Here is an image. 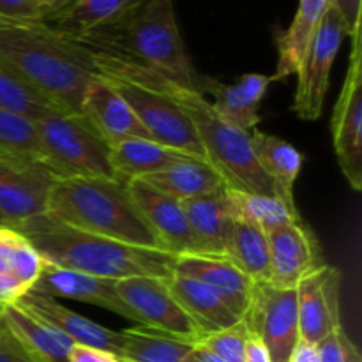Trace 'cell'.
I'll use <instances>...</instances> for the list:
<instances>
[{
  "label": "cell",
  "mask_w": 362,
  "mask_h": 362,
  "mask_svg": "<svg viewBox=\"0 0 362 362\" xmlns=\"http://www.w3.org/2000/svg\"><path fill=\"white\" fill-rule=\"evenodd\" d=\"M0 66L69 113L98 74L94 52L46 21L0 20Z\"/></svg>",
  "instance_id": "obj_1"
},
{
  "label": "cell",
  "mask_w": 362,
  "mask_h": 362,
  "mask_svg": "<svg viewBox=\"0 0 362 362\" xmlns=\"http://www.w3.org/2000/svg\"><path fill=\"white\" fill-rule=\"evenodd\" d=\"M87 46V45H85ZM92 49V48H90ZM94 52V59L99 64L134 80L145 81L148 85L161 88L182 108L189 122L193 124L198 141L204 148L205 161L211 163L223 180L232 189L250 191V193H264L281 197L276 184L262 172L251 148L250 133L230 126L214 112L205 95L194 88L184 87L177 81L165 78L163 74L148 69V67L134 64L122 57L105 52ZM283 198V197H281Z\"/></svg>",
  "instance_id": "obj_2"
},
{
  "label": "cell",
  "mask_w": 362,
  "mask_h": 362,
  "mask_svg": "<svg viewBox=\"0 0 362 362\" xmlns=\"http://www.w3.org/2000/svg\"><path fill=\"white\" fill-rule=\"evenodd\" d=\"M16 230L34 244L45 262L59 267L113 281L138 276L163 279L173 276L175 257L166 251L94 235L49 214L30 219Z\"/></svg>",
  "instance_id": "obj_3"
},
{
  "label": "cell",
  "mask_w": 362,
  "mask_h": 362,
  "mask_svg": "<svg viewBox=\"0 0 362 362\" xmlns=\"http://www.w3.org/2000/svg\"><path fill=\"white\" fill-rule=\"evenodd\" d=\"M78 41L197 90L200 74L182 41L172 0H144L119 23L78 37Z\"/></svg>",
  "instance_id": "obj_4"
},
{
  "label": "cell",
  "mask_w": 362,
  "mask_h": 362,
  "mask_svg": "<svg viewBox=\"0 0 362 362\" xmlns=\"http://www.w3.org/2000/svg\"><path fill=\"white\" fill-rule=\"evenodd\" d=\"M48 214L94 235L161 250L124 180L85 177L59 179L49 194Z\"/></svg>",
  "instance_id": "obj_5"
},
{
  "label": "cell",
  "mask_w": 362,
  "mask_h": 362,
  "mask_svg": "<svg viewBox=\"0 0 362 362\" xmlns=\"http://www.w3.org/2000/svg\"><path fill=\"white\" fill-rule=\"evenodd\" d=\"M46 165L60 179H117L108 159L110 145L83 113H57L34 124Z\"/></svg>",
  "instance_id": "obj_6"
},
{
  "label": "cell",
  "mask_w": 362,
  "mask_h": 362,
  "mask_svg": "<svg viewBox=\"0 0 362 362\" xmlns=\"http://www.w3.org/2000/svg\"><path fill=\"white\" fill-rule=\"evenodd\" d=\"M94 66L99 76L105 78L126 99L152 140L198 159H205L204 148L198 141L193 124L166 92L154 85L126 76L112 67L103 66L95 59Z\"/></svg>",
  "instance_id": "obj_7"
},
{
  "label": "cell",
  "mask_w": 362,
  "mask_h": 362,
  "mask_svg": "<svg viewBox=\"0 0 362 362\" xmlns=\"http://www.w3.org/2000/svg\"><path fill=\"white\" fill-rule=\"evenodd\" d=\"M115 290L120 300L133 313L136 325L189 343H200L204 338L202 329L180 306L166 279L148 276L119 279L115 281Z\"/></svg>",
  "instance_id": "obj_8"
},
{
  "label": "cell",
  "mask_w": 362,
  "mask_h": 362,
  "mask_svg": "<svg viewBox=\"0 0 362 362\" xmlns=\"http://www.w3.org/2000/svg\"><path fill=\"white\" fill-rule=\"evenodd\" d=\"M60 177L39 159L0 161V226L16 230L48 214L53 186Z\"/></svg>",
  "instance_id": "obj_9"
},
{
  "label": "cell",
  "mask_w": 362,
  "mask_h": 362,
  "mask_svg": "<svg viewBox=\"0 0 362 362\" xmlns=\"http://www.w3.org/2000/svg\"><path fill=\"white\" fill-rule=\"evenodd\" d=\"M243 320L247 331L265 343L272 362H286L300 339L297 290L274 283H255Z\"/></svg>",
  "instance_id": "obj_10"
},
{
  "label": "cell",
  "mask_w": 362,
  "mask_h": 362,
  "mask_svg": "<svg viewBox=\"0 0 362 362\" xmlns=\"http://www.w3.org/2000/svg\"><path fill=\"white\" fill-rule=\"evenodd\" d=\"M345 35L341 18L334 7H331L296 73L297 88L292 112H296L299 119L317 120L322 117L331 80V67Z\"/></svg>",
  "instance_id": "obj_11"
},
{
  "label": "cell",
  "mask_w": 362,
  "mask_h": 362,
  "mask_svg": "<svg viewBox=\"0 0 362 362\" xmlns=\"http://www.w3.org/2000/svg\"><path fill=\"white\" fill-rule=\"evenodd\" d=\"M332 144L343 175L354 191L362 189V49L352 41L349 71L331 120Z\"/></svg>",
  "instance_id": "obj_12"
},
{
  "label": "cell",
  "mask_w": 362,
  "mask_h": 362,
  "mask_svg": "<svg viewBox=\"0 0 362 362\" xmlns=\"http://www.w3.org/2000/svg\"><path fill=\"white\" fill-rule=\"evenodd\" d=\"M296 290L300 339L318 345L341 327V272L334 265L324 264L308 274Z\"/></svg>",
  "instance_id": "obj_13"
},
{
  "label": "cell",
  "mask_w": 362,
  "mask_h": 362,
  "mask_svg": "<svg viewBox=\"0 0 362 362\" xmlns=\"http://www.w3.org/2000/svg\"><path fill=\"white\" fill-rule=\"evenodd\" d=\"M127 189L163 251L173 257L198 253L197 240L180 200L161 193L140 179L129 180Z\"/></svg>",
  "instance_id": "obj_14"
},
{
  "label": "cell",
  "mask_w": 362,
  "mask_h": 362,
  "mask_svg": "<svg viewBox=\"0 0 362 362\" xmlns=\"http://www.w3.org/2000/svg\"><path fill=\"white\" fill-rule=\"evenodd\" d=\"M271 253V283L296 288L308 274L324 265L317 235L303 219L267 233Z\"/></svg>",
  "instance_id": "obj_15"
},
{
  "label": "cell",
  "mask_w": 362,
  "mask_h": 362,
  "mask_svg": "<svg viewBox=\"0 0 362 362\" xmlns=\"http://www.w3.org/2000/svg\"><path fill=\"white\" fill-rule=\"evenodd\" d=\"M30 293L92 304V306L103 308L134 322L133 313L120 300L113 279L98 278L87 272L73 271V269L59 267V265L45 262L41 276L30 288Z\"/></svg>",
  "instance_id": "obj_16"
},
{
  "label": "cell",
  "mask_w": 362,
  "mask_h": 362,
  "mask_svg": "<svg viewBox=\"0 0 362 362\" xmlns=\"http://www.w3.org/2000/svg\"><path fill=\"white\" fill-rule=\"evenodd\" d=\"M271 83V76L257 73L244 74L230 85L221 83L216 78L200 74L197 90L202 95H211L212 101L209 103L225 122L250 133V131L257 129L258 122H260L258 108H260V103L264 101Z\"/></svg>",
  "instance_id": "obj_17"
},
{
  "label": "cell",
  "mask_w": 362,
  "mask_h": 362,
  "mask_svg": "<svg viewBox=\"0 0 362 362\" xmlns=\"http://www.w3.org/2000/svg\"><path fill=\"white\" fill-rule=\"evenodd\" d=\"M173 274L204 283L240 320L250 308L255 283L225 255H180L175 257Z\"/></svg>",
  "instance_id": "obj_18"
},
{
  "label": "cell",
  "mask_w": 362,
  "mask_h": 362,
  "mask_svg": "<svg viewBox=\"0 0 362 362\" xmlns=\"http://www.w3.org/2000/svg\"><path fill=\"white\" fill-rule=\"evenodd\" d=\"M80 113L108 145L129 138H151L126 99L99 74L88 85Z\"/></svg>",
  "instance_id": "obj_19"
},
{
  "label": "cell",
  "mask_w": 362,
  "mask_h": 362,
  "mask_svg": "<svg viewBox=\"0 0 362 362\" xmlns=\"http://www.w3.org/2000/svg\"><path fill=\"white\" fill-rule=\"evenodd\" d=\"M16 304L30 311V313H34L35 317L48 322L52 327H55L57 331L67 336L74 345L94 346V349H103L108 350V352L119 354L120 343H122L120 331H112V329L95 324L90 318L83 317V315L76 313V311L60 304L53 297L37 296V293L28 292Z\"/></svg>",
  "instance_id": "obj_20"
},
{
  "label": "cell",
  "mask_w": 362,
  "mask_h": 362,
  "mask_svg": "<svg viewBox=\"0 0 362 362\" xmlns=\"http://www.w3.org/2000/svg\"><path fill=\"white\" fill-rule=\"evenodd\" d=\"M180 204L197 240V255H225L226 243L235 223L228 186L202 197L180 200Z\"/></svg>",
  "instance_id": "obj_21"
},
{
  "label": "cell",
  "mask_w": 362,
  "mask_h": 362,
  "mask_svg": "<svg viewBox=\"0 0 362 362\" xmlns=\"http://www.w3.org/2000/svg\"><path fill=\"white\" fill-rule=\"evenodd\" d=\"M0 322L34 362H69L74 343L25 308L18 304L2 308Z\"/></svg>",
  "instance_id": "obj_22"
},
{
  "label": "cell",
  "mask_w": 362,
  "mask_h": 362,
  "mask_svg": "<svg viewBox=\"0 0 362 362\" xmlns=\"http://www.w3.org/2000/svg\"><path fill=\"white\" fill-rule=\"evenodd\" d=\"M332 7V0H299L292 23L278 37V64L272 83L283 81L297 73L318 27Z\"/></svg>",
  "instance_id": "obj_23"
},
{
  "label": "cell",
  "mask_w": 362,
  "mask_h": 362,
  "mask_svg": "<svg viewBox=\"0 0 362 362\" xmlns=\"http://www.w3.org/2000/svg\"><path fill=\"white\" fill-rule=\"evenodd\" d=\"M187 158L194 156L159 144L152 138H129V140L117 141L110 145L108 151L110 165L117 179L124 182L154 175Z\"/></svg>",
  "instance_id": "obj_24"
},
{
  "label": "cell",
  "mask_w": 362,
  "mask_h": 362,
  "mask_svg": "<svg viewBox=\"0 0 362 362\" xmlns=\"http://www.w3.org/2000/svg\"><path fill=\"white\" fill-rule=\"evenodd\" d=\"M166 281L175 299L202 329L204 336L228 329L240 322V318L198 279L173 274Z\"/></svg>",
  "instance_id": "obj_25"
},
{
  "label": "cell",
  "mask_w": 362,
  "mask_h": 362,
  "mask_svg": "<svg viewBox=\"0 0 362 362\" xmlns=\"http://www.w3.org/2000/svg\"><path fill=\"white\" fill-rule=\"evenodd\" d=\"M140 180H145L158 191L177 198V200H189V198L202 197V194L212 193V191L226 186L221 173L211 163L197 158L182 159V161Z\"/></svg>",
  "instance_id": "obj_26"
},
{
  "label": "cell",
  "mask_w": 362,
  "mask_h": 362,
  "mask_svg": "<svg viewBox=\"0 0 362 362\" xmlns=\"http://www.w3.org/2000/svg\"><path fill=\"white\" fill-rule=\"evenodd\" d=\"M251 148L262 172L276 184L285 200H293V184L303 168V154L288 141L253 129L250 134Z\"/></svg>",
  "instance_id": "obj_27"
},
{
  "label": "cell",
  "mask_w": 362,
  "mask_h": 362,
  "mask_svg": "<svg viewBox=\"0 0 362 362\" xmlns=\"http://www.w3.org/2000/svg\"><path fill=\"white\" fill-rule=\"evenodd\" d=\"M144 0H78L52 27L78 39L119 23Z\"/></svg>",
  "instance_id": "obj_28"
},
{
  "label": "cell",
  "mask_w": 362,
  "mask_h": 362,
  "mask_svg": "<svg viewBox=\"0 0 362 362\" xmlns=\"http://www.w3.org/2000/svg\"><path fill=\"white\" fill-rule=\"evenodd\" d=\"M228 198L237 221L257 226L265 233L300 219L296 202H288L276 194L250 193L228 187Z\"/></svg>",
  "instance_id": "obj_29"
},
{
  "label": "cell",
  "mask_w": 362,
  "mask_h": 362,
  "mask_svg": "<svg viewBox=\"0 0 362 362\" xmlns=\"http://www.w3.org/2000/svg\"><path fill=\"white\" fill-rule=\"evenodd\" d=\"M120 336L119 356L127 362H186L197 345L144 325L124 329Z\"/></svg>",
  "instance_id": "obj_30"
},
{
  "label": "cell",
  "mask_w": 362,
  "mask_h": 362,
  "mask_svg": "<svg viewBox=\"0 0 362 362\" xmlns=\"http://www.w3.org/2000/svg\"><path fill=\"white\" fill-rule=\"evenodd\" d=\"M230 258L253 283H271V253L267 233L244 221L233 223L226 243Z\"/></svg>",
  "instance_id": "obj_31"
},
{
  "label": "cell",
  "mask_w": 362,
  "mask_h": 362,
  "mask_svg": "<svg viewBox=\"0 0 362 362\" xmlns=\"http://www.w3.org/2000/svg\"><path fill=\"white\" fill-rule=\"evenodd\" d=\"M0 108L34 124L49 115L64 113L52 99L42 95L4 66H0Z\"/></svg>",
  "instance_id": "obj_32"
},
{
  "label": "cell",
  "mask_w": 362,
  "mask_h": 362,
  "mask_svg": "<svg viewBox=\"0 0 362 362\" xmlns=\"http://www.w3.org/2000/svg\"><path fill=\"white\" fill-rule=\"evenodd\" d=\"M45 267L34 244L9 226H0V272L16 278L27 286H34Z\"/></svg>",
  "instance_id": "obj_33"
},
{
  "label": "cell",
  "mask_w": 362,
  "mask_h": 362,
  "mask_svg": "<svg viewBox=\"0 0 362 362\" xmlns=\"http://www.w3.org/2000/svg\"><path fill=\"white\" fill-rule=\"evenodd\" d=\"M6 159H39L45 163L34 122L0 108V161Z\"/></svg>",
  "instance_id": "obj_34"
},
{
  "label": "cell",
  "mask_w": 362,
  "mask_h": 362,
  "mask_svg": "<svg viewBox=\"0 0 362 362\" xmlns=\"http://www.w3.org/2000/svg\"><path fill=\"white\" fill-rule=\"evenodd\" d=\"M247 332L250 331H247L246 324H244V320H240L239 324L232 325V327L204 336L198 345L214 352L219 359L225 362H244Z\"/></svg>",
  "instance_id": "obj_35"
},
{
  "label": "cell",
  "mask_w": 362,
  "mask_h": 362,
  "mask_svg": "<svg viewBox=\"0 0 362 362\" xmlns=\"http://www.w3.org/2000/svg\"><path fill=\"white\" fill-rule=\"evenodd\" d=\"M320 362H362V354L346 331L338 327L318 343Z\"/></svg>",
  "instance_id": "obj_36"
},
{
  "label": "cell",
  "mask_w": 362,
  "mask_h": 362,
  "mask_svg": "<svg viewBox=\"0 0 362 362\" xmlns=\"http://www.w3.org/2000/svg\"><path fill=\"white\" fill-rule=\"evenodd\" d=\"M361 2L362 0H332V7L339 14L343 27L352 41L361 39Z\"/></svg>",
  "instance_id": "obj_37"
},
{
  "label": "cell",
  "mask_w": 362,
  "mask_h": 362,
  "mask_svg": "<svg viewBox=\"0 0 362 362\" xmlns=\"http://www.w3.org/2000/svg\"><path fill=\"white\" fill-rule=\"evenodd\" d=\"M0 20L41 21L34 0H0Z\"/></svg>",
  "instance_id": "obj_38"
},
{
  "label": "cell",
  "mask_w": 362,
  "mask_h": 362,
  "mask_svg": "<svg viewBox=\"0 0 362 362\" xmlns=\"http://www.w3.org/2000/svg\"><path fill=\"white\" fill-rule=\"evenodd\" d=\"M28 292H30V286L18 281L13 276L0 272V308L13 306Z\"/></svg>",
  "instance_id": "obj_39"
},
{
  "label": "cell",
  "mask_w": 362,
  "mask_h": 362,
  "mask_svg": "<svg viewBox=\"0 0 362 362\" xmlns=\"http://www.w3.org/2000/svg\"><path fill=\"white\" fill-rule=\"evenodd\" d=\"M69 362H127L115 352H108L94 346L73 345L69 352Z\"/></svg>",
  "instance_id": "obj_40"
},
{
  "label": "cell",
  "mask_w": 362,
  "mask_h": 362,
  "mask_svg": "<svg viewBox=\"0 0 362 362\" xmlns=\"http://www.w3.org/2000/svg\"><path fill=\"white\" fill-rule=\"evenodd\" d=\"M0 362H34L0 322Z\"/></svg>",
  "instance_id": "obj_41"
},
{
  "label": "cell",
  "mask_w": 362,
  "mask_h": 362,
  "mask_svg": "<svg viewBox=\"0 0 362 362\" xmlns=\"http://www.w3.org/2000/svg\"><path fill=\"white\" fill-rule=\"evenodd\" d=\"M41 21L52 23L71 9L78 0H34Z\"/></svg>",
  "instance_id": "obj_42"
},
{
  "label": "cell",
  "mask_w": 362,
  "mask_h": 362,
  "mask_svg": "<svg viewBox=\"0 0 362 362\" xmlns=\"http://www.w3.org/2000/svg\"><path fill=\"white\" fill-rule=\"evenodd\" d=\"M244 362H272L271 352L265 343L253 332H247L246 349H244Z\"/></svg>",
  "instance_id": "obj_43"
},
{
  "label": "cell",
  "mask_w": 362,
  "mask_h": 362,
  "mask_svg": "<svg viewBox=\"0 0 362 362\" xmlns=\"http://www.w3.org/2000/svg\"><path fill=\"white\" fill-rule=\"evenodd\" d=\"M286 362H320L318 345L317 343L306 341V339H299Z\"/></svg>",
  "instance_id": "obj_44"
},
{
  "label": "cell",
  "mask_w": 362,
  "mask_h": 362,
  "mask_svg": "<svg viewBox=\"0 0 362 362\" xmlns=\"http://www.w3.org/2000/svg\"><path fill=\"white\" fill-rule=\"evenodd\" d=\"M186 362H225V361L219 359L214 352H211L209 349H205V346L198 345L197 343V345L193 346V350H191L189 356H187Z\"/></svg>",
  "instance_id": "obj_45"
},
{
  "label": "cell",
  "mask_w": 362,
  "mask_h": 362,
  "mask_svg": "<svg viewBox=\"0 0 362 362\" xmlns=\"http://www.w3.org/2000/svg\"><path fill=\"white\" fill-rule=\"evenodd\" d=\"M0 310H2V308H0Z\"/></svg>",
  "instance_id": "obj_46"
}]
</instances>
